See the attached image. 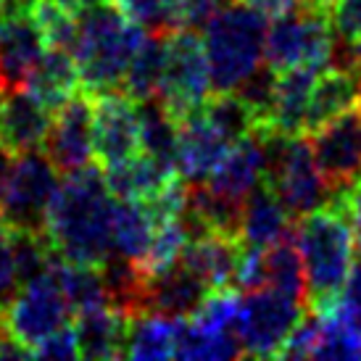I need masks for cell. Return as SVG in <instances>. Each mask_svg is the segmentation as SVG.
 <instances>
[{"label": "cell", "instance_id": "6da1fadb", "mask_svg": "<svg viewBox=\"0 0 361 361\" xmlns=\"http://www.w3.org/2000/svg\"><path fill=\"white\" fill-rule=\"evenodd\" d=\"M116 198L101 166H82L63 174L48 211L45 235L61 259L103 267L114 256Z\"/></svg>", "mask_w": 361, "mask_h": 361}, {"label": "cell", "instance_id": "7a4b0ae2", "mask_svg": "<svg viewBox=\"0 0 361 361\" xmlns=\"http://www.w3.org/2000/svg\"><path fill=\"white\" fill-rule=\"evenodd\" d=\"M145 37L148 32L127 19L111 0L77 13V40L71 56L80 66L82 92L90 98L119 92L132 56Z\"/></svg>", "mask_w": 361, "mask_h": 361}, {"label": "cell", "instance_id": "3957f363", "mask_svg": "<svg viewBox=\"0 0 361 361\" xmlns=\"http://www.w3.org/2000/svg\"><path fill=\"white\" fill-rule=\"evenodd\" d=\"M295 243L306 269V306L324 311L335 306L353 269V230L338 203L298 216Z\"/></svg>", "mask_w": 361, "mask_h": 361}, {"label": "cell", "instance_id": "277c9868", "mask_svg": "<svg viewBox=\"0 0 361 361\" xmlns=\"http://www.w3.org/2000/svg\"><path fill=\"white\" fill-rule=\"evenodd\" d=\"M267 13L248 3H232L203 27L214 92H235L267 63Z\"/></svg>", "mask_w": 361, "mask_h": 361}, {"label": "cell", "instance_id": "5b68a950", "mask_svg": "<svg viewBox=\"0 0 361 361\" xmlns=\"http://www.w3.org/2000/svg\"><path fill=\"white\" fill-rule=\"evenodd\" d=\"M261 132V130H259ZM267 148V177L264 185L277 192L285 209L298 219L314 209L338 201V192L324 180L314 159L309 135H280L261 132Z\"/></svg>", "mask_w": 361, "mask_h": 361}, {"label": "cell", "instance_id": "8992f818", "mask_svg": "<svg viewBox=\"0 0 361 361\" xmlns=\"http://www.w3.org/2000/svg\"><path fill=\"white\" fill-rule=\"evenodd\" d=\"M332 51L335 27L327 8H317L303 0L295 8L271 16L264 61L277 74L290 69H330Z\"/></svg>", "mask_w": 361, "mask_h": 361}, {"label": "cell", "instance_id": "52a82bcc", "mask_svg": "<svg viewBox=\"0 0 361 361\" xmlns=\"http://www.w3.org/2000/svg\"><path fill=\"white\" fill-rule=\"evenodd\" d=\"M71 317H74V311L53 277V271L19 285V290L0 309V322H3L8 341L27 348L30 356L45 338H51L56 330L66 327Z\"/></svg>", "mask_w": 361, "mask_h": 361}, {"label": "cell", "instance_id": "ba28073f", "mask_svg": "<svg viewBox=\"0 0 361 361\" xmlns=\"http://www.w3.org/2000/svg\"><path fill=\"white\" fill-rule=\"evenodd\" d=\"M211 92L214 82L203 37H198L195 30H171L166 35V66L156 98L180 121L203 109Z\"/></svg>", "mask_w": 361, "mask_h": 361}, {"label": "cell", "instance_id": "9c48e42d", "mask_svg": "<svg viewBox=\"0 0 361 361\" xmlns=\"http://www.w3.org/2000/svg\"><path fill=\"white\" fill-rule=\"evenodd\" d=\"M306 303L271 288L245 293L235 322V335L248 359H277L295 324L306 317Z\"/></svg>", "mask_w": 361, "mask_h": 361}, {"label": "cell", "instance_id": "30bf717a", "mask_svg": "<svg viewBox=\"0 0 361 361\" xmlns=\"http://www.w3.org/2000/svg\"><path fill=\"white\" fill-rule=\"evenodd\" d=\"M61 171L45 153L30 151L13 161L8 188L0 201V216L16 230L45 232L48 211L61 188Z\"/></svg>", "mask_w": 361, "mask_h": 361}, {"label": "cell", "instance_id": "8fae6325", "mask_svg": "<svg viewBox=\"0 0 361 361\" xmlns=\"http://www.w3.org/2000/svg\"><path fill=\"white\" fill-rule=\"evenodd\" d=\"M314 159L324 180L341 195L361 177V111L359 106L343 111L341 116L322 124L309 135Z\"/></svg>", "mask_w": 361, "mask_h": 361}, {"label": "cell", "instance_id": "7c38bea8", "mask_svg": "<svg viewBox=\"0 0 361 361\" xmlns=\"http://www.w3.org/2000/svg\"><path fill=\"white\" fill-rule=\"evenodd\" d=\"M92 114H95V101L82 90L53 111L51 130H48L42 151L56 164L61 174L82 169L95 159Z\"/></svg>", "mask_w": 361, "mask_h": 361}, {"label": "cell", "instance_id": "4fadbf2b", "mask_svg": "<svg viewBox=\"0 0 361 361\" xmlns=\"http://www.w3.org/2000/svg\"><path fill=\"white\" fill-rule=\"evenodd\" d=\"M95 101L92 114V148L98 166H114L140 153L137 103L127 92H106Z\"/></svg>", "mask_w": 361, "mask_h": 361}, {"label": "cell", "instance_id": "5bb4252c", "mask_svg": "<svg viewBox=\"0 0 361 361\" xmlns=\"http://www.w3.org/2000/svg\"><path fill=\"white\" fill-rule=\"evenodd\" d=\"M230 148L232 142L206 119L203 109L192 111L190 116L180 119L177 171L188 185H198V182L209 180Z\"/></svg>", "mask_w": 361, "mask_h": 361}, {"label": "cell", "instance_id": "9a60e30c", "mask_svg": "<svg viewBox=\"0 0 361 361\" xmlns=\"http://www.w3.org/2000/svg\"><path fill=\"white\" fill-rule=\"evenodd\" d=\"M48 42L37 16L0 19V95L21 90Z\"/></svg>", "mask_w": 361, "mask_h": 361}, {"label": "cell", "instance_id": "2e32d148", "mask_svg": "<svg viewBox=\"0 0 361 361\" xmlns=\"http://www.w3.org/2000/svg\"><path fill=\"white\" fill-rule=\"evenodd\" d=\"M264 177H267V148L261 132L253 130L243 140L232 142V148L221 159L216 171L206 180V185L214 192H219L221 198L243 203L259 185H264Z\"/></svg>", "mask_w": 361, "mask_h": 361}, {"label": "cell", "instance_id": "e0dca14e", "mask_svg": "<svg viewBox=\"0 0 361 361\" xmlns=\"http://www.w3.org/2000/svg\"><path fill=\"white\" fill-rule=\"evenodd\" d=\"M53 111L32 92L13 90L0 95V142L13 156L40 151L51 130Z\"/></svg>", "mask_w": 361, "mask_h": 361}, {"label": "cell", "instance_id": "ac0fdd59", "mask_svg": "<svg viewBox=\"0 0 361 361\" xmlns=\"http://www.w3.org/2000/svg\"><path fill=\"white\" fill-rule=\"evenodd\" d=\"M211 293L209 282L201 280L190 267L177 261L174 267L151 274L142 288V311H159L166 317L185 319L198 311Z\"/></svg>", "mask_w": 361, "mask_h": 361}, {"label": "cell", "instance_id": "d6986e66", "mask_svg": "<svg viewBox=\"0 0 361 361\" xmlns=\"http://www.w3.org/2000/svg\"><path fill=\"white\" fill-rule=\"evenodd\" d=\"M295 216L285 209L277 192L259 185L256 190L243 201L240 214V240L243 245L271 248L274 243L295 238Z\"/></svg>", "mask_w": 361, "mask_h": 361}, {"label": "cell", "instance_id": "ffe728a7", "mask_svg": "<svg viewBox=\"0 0 361 361\" xmlns=\"http://www.w3.org/2000/svg\"><path fill=\"white\" fill-rule=\"evenodd\" d=\"M74 330L80 341L82 359H121L127 348V332H130V314L114 303L98 309L82 311L74 317Z\"/></svg>", "mask_w": 361, "mask_h": 361}, {"label": "cell", "instance_id": "44dd1931", "mask_svg": "<svg viewBox=\"0 0 361 361\" xmlns=\"http://www.w3.org/2000/svg\"><path fill=\"white\" fill-rule=\"evenodd\" d=\"M240 251V238H232L224 232H203L185 245L180 261L185 267H190L201 280L209 282L211 290L235 288V269H238Z\"/></svg>", "mask_w": 361, "mask_h": 361}, {"label": "cell", "instance_id": "7402d4cb", "mask_svg": "<svg viewBox=\"0 0 361 361\" xmlns=\"http://www.w3.org/2000/svg\"><path fill=\"white\" fill-rule=\"evenodd\" d=\"M103 177H106L109 190L114 192V198H119V201H127V198L151 201L166 185H171L180 177V171H177V166H169V164L140 151L137 156L121 161V164L106 166Z\"/></svg>", "mask_w": 361, "mask_h": 361}, {"label": "cell", "instance_id": "603a6c76", "mask_svg": "<svg viewBox=\"0 0 361 361\" xmlns=\"http://www.w3.org/2000/svg\"><path fill=\"white\" fill-rule=\"evenodd\" d=\"M21 90L32 92L42 106L56 111L82 90L80 66H77V61L69 51L45 48L40 61L32 66L30 77H27Z\"/></svg>", "mask_w": 361, "mask_h": 361}, {"label": "cell", "instance_id": "cb8c5ba5", "mask_svg": "<svg viewBox=\"0 0 361 361\" xmlns=\"http://www.w3.org/2000/svg\"><path fill=\"white\" fill-rule=\"evenodd\" d=\"M319 71L314 69H290L277 74L274 103L267 127L261 132H280V135H306V114L314 82Z\"/></svg>", "mask_w": 361, "mask_h": 361}, {"label": "cell", "instance_id": "d4e9b609", "mask_svg": "<svg viewBox=\"0 0 361 361\" xmlns=\"http://www.w3.org/2000/svg\"><path fill=\"white\" fill-rule=\"evenodd\" d=\"M159 216L153 214L148 201H119L114 209V253L127 261H135L142 267V261L148 256L156 238Z\"/></svg>", "mask_w": 361, "mask_h": 361}, {"label": "cell", "instance_id": "484cf974", "mask_svg": "<svg viewBox=\"0 0 361 361\" xmlns=\"http://www.w3.org/2000/svg\"><path fill=\"white\" fill-rule=\"evenodd\" d=\"M359 90L361 77L348 69H330L319 71V77L314 82L309 101V114H306V135L319 130L322 124L341 116L343 111L359 106Z\"/></svg>", "mask_w": 361, "mask_h": 361}, {"label": "cell", "instance_id": "4316f807", "mask_svg": "<svg viewBox=\"0 0 361 361\" xmlns=\"http://www.w3.org/2000/svg\"><path fill=\"white\" fill-rule=\"evenodd\" d=\"M180 319L159 311H140L130 319L127 332V359H169L177 351Z\"/></svg>", "mask_w": 361, "mask_h": 361}, {"label": "cell", "instance_id": "83f0119b", "mask_svg": "<svg viewBox=\"0 0 361 361\" xmlns=\"http://www.w3.org/2000/svg\"><path fill=\"white\" fill-rule=\"evenodd\" d=\"M53 277L61 285V290L66 295L74 317L82 314V311L98 309V306H106L111 303L109 288H106V280H103L101 267H90V264H74V261H66L56 256L53 261Z\"/></svg>", "mask_w": 361, "mask_h": 361}, {"label": "cell", "instance_id": "f1b7e54d", "mask_svg": "<svg viewBox=\"0 0 361 361\" xmlns=\"http://www.w3.org/2000/svg\"><path fill=\"white\" fill-rule=\"evenodd\" d=\"M137 103V121H140V151L177 166V142H180V121L169 114V109L159 98Z\"/></svg>", "mask_w": 361, "mask_h": 361}, {"label": "cell", "instance_id": "f546056e", "mask_svg": "<svg viewBox=\"0 0 361 361\" xmlns=\"http://www.w3.org/2000/svg\"><path fill=\"white\" fill-rule=\"evenodd\" d=\"M166 35L148 32V37L132 56L127 74H124V85H121V92H127L132 101H148L159 95L164 66H166Z\"/></svg>", "mask_w": 361, "mask_h": 361}, {"label": "cell", "instance_id": "4dcf8cb0", "mask_svg": "<svg viewBox=\"0 0 361 361\" xmlns=\"http://www.w3.org/2000/svg\"><path fill=\"white\" fill-rule=\"evenodd\" d=\"M177 359H243V345L235 332H214L195 324L190 317L180 319Z\"/></svg>", "mask_w": 361, "mask_h": 361}, {"label": "cell", "instance_id": "1f68e13d", "mask_svg": "<svg viewBox=\"0 0 361 361\" xmlns=\"http://www.w3.org/2000/svg\"><path fill=\"white\" fill-rule=\"evenodd\" d=\"M267 288L306 303V269L295 238L267 248Z\"/></svg>", "mask_w": 361, "mask_h": 361}, {"label": "cell", "instance_id": "d6a6232c", "mask_svg": "<svg viewBox=\"0 0 361 361\" xmlns=\"http://www.w3.org/2000/svg\"><path fill=\"white\" fill-rule=\"evenodd\" d=\"M319 314V338L314 348V359L361 361V332L343 317L338 306H330Z\"/></svg>", "mask_w": 361, "mask_h": 361}, {"label": "cell", "instance_id": "836d02e7", "mask_svg": "<svg viewBox=\"0 0 361 361\" xmlns=\"http://www.w3.org/2000/svg\"><path fill=\"white\" fill-rule=\"evenodd\" d=\"M203 114L230 142L243 140L256 130V114L238 92H211L203 103Z\"/></svg>", "mask_w": 361, "mask_h": 361}, {"label": "cell", "instance_id": "e575fe53", "mask_svg": "<svg viewBox=\"0 0 361 361\" xmlns=\"http://www.w3.org/2000/svg\"><path fill=\"white\" fill-rule=\"evenodd\" d=\"M130 21L140 24L151 35H166L174 30L169 0H111Z\"/></svg>", "mask_w": 361, "mask_h": 361}, {"label": "cell", "instance_id": "d590c367", "mask_svg": "<svg viewBox=\"0 0 361 361\" xmlns=\"http://www.w3.org/2000/svg\"><path fill=\"white\" fill-rule=\"evenodd\" d=\"M235 0H169L174 30H201L216 16L221 8L232 6Z\"/></svg>", "mask_w": 361, "mask_h": 361}, {"label": "cell", "instance_id": "8d00e7d4", "mask_svg": "<svg viewBox=\"0 0 361 361\" xmlns=\"http://www.w3.org/2000/svg\"><path fill=\"white\" fill-rule=\"evenodd\" d=\"M235 288L240 293H253L267 288V248L243 245L238 269H235Z\"/></svg>", "mask_w": 361, "mask_h": 361}, {"label": "cell", "instance_id": "74e56055", "mask_svg": "<svg viewBox=\"0 0 361 361\" xmlns=\"http://www.w3.org/2000/svg\"><path fill=\"white\" fill-rule=\"evenodd\" d=\"M317 338H319V314L317 311H306V317L295 324L290 338L280 348L277 359H314Z\"/></svg>", "mask_w": 361, "mask_h": 361}, {"label": "cell", "instance_id": "f35d334b", "mask_svg": "<svg viewBox=\"0 0 361 361\" xmlns=\"http://www.w3.org/2000/svg\"><path fill=\"white\" fill-rule=\"evenodd\" d=\"M330 16L335 32L361 51V0H335Z\"/></svg>", "mask_w": 361, "mask_h": 361}, {"label": "cell", "instance_id": "ab89813d", "mask_svg": "<svg viewBox=\"0 0 361 361\" xmlns=\"http://www.w3.org/2000/svg\"><path fill=\"white\" fill-rule=\"evenodd\" d=\"M19 290V274H16V261L11 248V230L6 219L0 216V309L11 301V295Z\"/></svg>", "mask_w": 361, "mask_h": 361}, {"label": "cell", "instance_id": "60d3db41", "mask_svg": "<svg viewBox=\"0 0 361 361\" xmlns=\"http://www.w3.org/2000/svg\"><path fill=\"white\" fill-rule=\"evenodd\" d=\"M32 359H80V341H77V330L74 324H66L45 338V341L35 348Z\"/></svg>", "mask_w": 361, "mask_h": 361}, {"label": "cell", "instance_id": "b9f144b4", "mask_svg": "<svg viewBox=\"0 0 361 361\" xmlns=\"http://www.w3.org/2000/svg\"><path fill=\"white\" fill-rule=\"evenodd\" d=\"M335 306H338V309L343 311V317L361 332V256L353 261L351 277L345 282V288H343L341 298L335 301Z\"/></svg>", "mask_w": 361, "mask_h": 361}, {"label": "cell", "instance_id": "7bdbcfd3", "mask_svg": "<svg viewBox=\"0 0 361 361\" xmlns=\"http://www.w3.org/2000/svg\"><path fill=\"white\" fill-rule=\"evenodd\" d=\"M335 203L343 209V214H345V219H348V224H351V230H353L356 245L361 248V177L353 182V185H348V188L338 195Z\"/></svg>", "mask_w": 361, "mask_h": 361}, {"label": "cell", "instance_id": "ee69618b", "mask_svg": "<svg viewBox=\"0 0 361 361\" xmlns=\"http://www.w3.org/2000/svg\"><path fill=\"white\" fill-rule=\"evenodd\" d=\"M243 3H248L251 8H259L261 13H267V16H277V13H285V11L295 8L303 0H243Z\"/></svg>", "mask_w": 361, "mask_h": 361}, {"label": "cell", "instance_id": "f6af8a7d", "mask_svg": "<svg viewBox=\"0 0 361 361\" xmlns=\"http://www.w3.org/2000/svg\"><path fill=\"white\" fill-rule=\"evenodd\" d=\"M13 161H16V156L0 142V201H3V195H6V188H8V177H11V169H13Z\"/></svg>", "mask_w": 361, "mask_h": 361}, {"label": "cell", "instance_id": "bcb514c9", "mask_svg": "<svg viewBox=\"0 0 361 361\" xmlns=\"http://www.w3.org/2000/svg\"><path fill=\"white\" fill-rule=\"evenodd\" d=\"M51 3H56L59 8L69 11V13H82V11L92 8V6H98V3H103V0H51Z\"/></svg>", "mask_w": 361, "mask_h": 361}, {"label": "cell", "instance_id": "7dc6e473", "mask_svg": "<svg viewBox=\"0 0 361 361\" xmlns=\"http://www.w3.org/2000/svg\"><path fill=\"white\" fill-rule=\"evenodd\" d=\"M306 3L317 6V8H327V11H330L332 6H335V0H306Z\"/></svg>", "mask_w": 361, "mask_h": 361}, {"label": "cell", "instance_id": "c3c4849f", "mask_svg": "<svg viewBox=\"0 0 361 361\" xmlns=\"http://www.w3.org/2000/svg\"><path fill=\"white\" fill-rule=\"evenodd\" d=\"M6 341H8V335H6V330H3V322H0V353H3V345H6Z\"/></svg>", "mask_w": 361, "mask_h": 361}, {"label": "cell", "instance_id": "681fc988", "mask_svg": "<svg viewBox=\"0 0 361 361\" xmlns=\"http://www.w3.org/2000/svg\"><path fill=\"white\" fill-rule=\"evenodd\" d=\"M359 111H361V90H359Z\"/></svg>", "mask_w": 361, "mask_h": 361}]
</instances>
